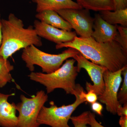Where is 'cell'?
<instances>
[{
  "label": "cell",
  "instance_id": "6da1fadb",
  "mask_svg": "<svg viewBox=\"0 0 127 127\" xmlns=\"http://www.w3.org/2000/svg\"><path fill=\"white\" fill-rule=\"evenodd\" d=\"M72 48L77 50L88 60L116 71L127 65V54L120 44L114 40L105 43L97 42L92 37L77 36L71 41L57 44V49Z\"/></svg>",
  "mask_w": 127,
  "mask_h": 127
},
{
  "label": "cell",
  "instance_id": "7a4b0ae2",
  "mask_svg": "<svg viewBox=\"0 0 127 127\" xmlns=\"http://www.w3.org/2000/svg\"><path fill=\"white\" fill-rule=\"evenodd\" d=\"M2 42L0 47V56L7 59L16 52L29 46L41 47V37L34 27H25L23 21L11 13L7 20L1 19Z\"/></svg>",
  "mask_w": 127,
  "mask_h": 127
},
{
  "label": "cell",
  "instance_id": "3957f363",
  "mask_svg": "<svg viewBox=\"0 0 127 127\" xmlns=\"http://www.w3.org/2000/svg\"><path fill=\"white\" fill-rule=\"evenodd\" d=\"M76 61L68 59L57 70L50 73L32 72L28 77L32 81L45 87L47 94L56 89H62L67 94L76 96L78 93L79 84H76L78 75L77 66L74 65Z\"/></svg>",
  "mask_w": 127,
  "mask_h": 127
},
{
  "label": "cell",
  "instance_id": "277c9868",
  "mask_svg": "<svg viewBox=\"0 0 127 127\" xmlns=\"http://www.w3.org/2000/svg\"><path fill=\"white\" fill-rule=\"evenodd\" d=\"M79 53L76 49L68 48L60 54H51L44 52L32 45L23 49L21 58L26 66L32 72H34V65H36L40 67L43 72L50 73L60 68L66 60L73 58Z\"/></svg>",
  "mask_w": 127,
  "mask_h": 127
},
{
  "label": "cell",
  "instance_id": "5b68a950",
  "mask_svg": "<svg viewBox=\"0 0 127 127\" xmlns=\"http://www.w3.org/2000/svg\"><path fill=\"white\" fill-rule=\"evenodd\" d=\"M79 87L78 93L75 96L76 100L72 104L58 107L54 102L51 101L50 107L43 106L37 119L39 125H46L51 127H72L68 124L72 114L78 106L86 102L84 98L79 95Z\"/></svg>",
  "mask_w": 127,
  "mask_h": 127
},
{
  "label": "cell",
  "instance_id": "8992f818",
  "mask_svg": "<svg viewBox=\"0 0 127 127\" xmlns=\"http://www.w3.org/2000/svg\"><path fill=\"white\" fill-rule=\"evenodd\" d=\"M20 97L21 102L16 104V109L19 112L18 127H39L37 119L41 109L48 100L47 94L41 90L31 98L23 95Z\"/></svg>",
  "mask_w": 127,
  "mask_h": 127
},
{
  "label": "cell",
  "instance_id": "52a82bcc",
  "mask_svg": "<svg viewBox=\"0 0 127 127\" xmlns=\"http://www.w3.org/2000/svg\"><path fill=\"white\" fill-rule=\"evenodd\" d=\"M126 66L116 71H111L107 69L103 73L104 91L98 96V100L106 105L108 112L114 115L117 114V109L121 105L118 100V94L123 81L122 72Z\"/></svg>",
  "mask_w": 127,
  "mask_h": 127
},
{
  "label": "cell",
  "instance_id": "ba28073f",
  "mask_svg": "<svg viewBox=\"0 0 127 127\" xmlns=\"http://www.w3.org/2000/svg\"><path fill=\"white\" fill-rule=\"evenodd\" d=\"M57 12L68 22L76 33L82 37H91L93 31L94 18L92 17L89 10L81 9H64Z\"/></svg>",
  "mask_w": 127,
  "mask_h": 127
},
{
  "label": "cell",
  "instance_id": "9c48e42d",
  "mask_svg": "<svg viewBox=\"0 0 127 127\" xmlns=\"http://www.w3.org/2000/svg\"><path fill=\"white\" fill-rule=\"evenodd\" d=\"M77 62L78 71L79 72L82 68L87 72L93 82L92 85L87 82L86 89L87 91H92L98 96L101 95L104 89V83L103 80V73L107 68L100 65L89 61L79 53L73 58Z\"/></svg>",
  "mask_w": 127,
  "mask_h": 127
},
{
  "label": "cell",
  "instance_id": "30bf717a",
  "mask_svg": "<svg viewBox=\"0 0 127 127\" xmlns=\"http://www.w3.org/2000/svg\"><path fill=\"white\" fill-rule=\"evenodd\" d=\"M33 27L39 36L57 44L71 41L77 36L75 32L61 30L38 20L34 21Z\"/></svg>",
  "mask_w": 127,
  "mask_h": 127
},
{
  "label": "cell",
  "instance_id": "8fae6325",
  "mask_svg": "<svg viewBox=\"0 0 127 127\" xmlns=\"http://www.w3.org/2000/svg\"><path fill=\"white\" fill-rule=\"evenodd\" d=\"M117 25H110L104 20L99 14H95L93 27L94 31L91 37L100 43L114 40L118 32Z\"/></svg>",
  "mask_w": 127,
  "mask_h": 127
},
{
  "label": "cell",
  "instance_id": "7c38bea8",
  "mask_svg": "<svg viewBox=\"0 0 127 127\" xmlns=\"http://www.w3.org/2000/svg\"><path fill=\"white\" fill-rule=\"evenodd\" d=\"M15 93L5 94L0 93V126L2 127H18L16 104L8 102V98Z\"/></svg>",
  "mask_w": 127,
  "mask_h": 127
},
{
  "label": "cell",
  "instance_id": "4fadbf2b",
  "mask_svg": "<svg viewBox=\"0 0 127 127\" xmlns=\"http://www.w3.org/2000/svg\"><path fill=\"white\" fill-rule=\"evenodd\" d=\"M36 4L37 13L46 10L55 11L64 9H81L82 7L72 0H32Z\"/></svg>",
  "mask_w": 127,
  "mask_h": 127
},
{
  "label": "cell",
  "instance_id": "5bb4252c",
  "mask_svg": "<svg viewBox=\"0 0 127 127\" xmlns=\"http://www.w3.org/2000/svg\"><path fill=\"white\" fill-rule=\"evenodd\" d=\"M35 17L39 21L53 27L67 31L72 29L68 22L64 20L56 11L46 10L37 13Z\"/></svg>",
  "mask_w": 127,
  "mask_h": 127
},
{
  "label": "cell",
  "instance_id": "9a60e30c",
  "mask_svg": "<svg viewBox=\"0 0 127 127\" xmlns=\"http://www.w3.org/2000/svg\"><path fill=\"white\" fill-rule=\"evenodd\" d=\"M101 18L110 25L118 24L127 27V8L114 11L103 10L99 12Z\"/></svg>",
  "mask_w": 127,
  "mask_h": 127
},
{
  "label": "cell",
  "instance_id": "2e32d148",
  "mask_svg": "<svg viewBox=\"0 0 127 127\" xmlns=\"http://www.w3.org/2000/svg\"><path fill=\"white\" fill-rule=\"evenodd\" d=\"M83 8L95 11L114 10L113 0H77Z\"/></svg>",
  "mask_w": 127,
  "mask_h": 127
},
{
  "label": "cell",
  "instance_id": "e0dca14e",
  "mask_svg": "<svg viewBox=\"0 0 127 127\" xmlns=\"http://www.w3.org/2000/svg\"><path fill=\"white\" fill-rule=\"evenodd\" d=\"M14 69V66L8 59L0 56V88L13 80L10 73Z\"/></svg>",
  "mask_w": 127,
  "mask_h": 127
},
{
  "label": "cell",
  "instance_id": "ac0fdd59",
  "mask_svg": "<svg viewBox=\"0 0 127 127\" xmlns=\"http://www.w3.org/2000/svg\"><path fill=\"white\" fill-rule=\"evenodd\" d=\"M118 32L114 41L118 42L124 51L127 54V27L117 25Z\"/></svg>",
  "mask_w": 127,
  "mask_h": 127
},
{
  "label": "cell",
  "instance_id": "d6986e66",
  "mask_svg": "<svg viewBox=\"0 0 127 127\" xmlns=\"http://www.w3.org/2000/svg\"><path fill=\"white\" fill-rule=\"evenodd\" d=\"M124 79L122 87L118 94V100L122 105L127 103V65L125 66L122 72Z\"/></svg>",
  "mask_w": 127,
  "mask_h": 127
},
{
  "label": "cell",
  "instance_id": "ffe728a7",
  "mask_svg": "<svg viewBox=\"0 0 127 127\" xmlns=\"http://www.w3.org/2000/svg\"><path fill=\"white\" fill-rule=\"evenodd\" d=\"M70 120L74 127H88L89 111H86L78 116L71 117Z\"/></svg>",
  "mask_w": 127,
  "mask_h": 127
},
{
  "label": "cell",
  "instance_id": "44dd1931",
  "mask_svg": "<svg viewBox=\"0 0 127 127\" xmlns=\"http://www.w3.org/2000/svg\"><path fill=\"white\" fill-rule=\"evenodd\" d=\"M81 94L86 102L91 104L96 102L98 100V96L93 91L91 90L88 91L86 93L82 88L81 90Z\"/></svg>",
  "mask_w": 127,
  "mask_h": 127
},
{
  "label": "cell",
  "instance_id": "7402d4cb",
  "mask_svg": "<svg viewBox=\"0 0 127 127\" xmlns=\"http://www.w3.org/2000/svg\"><path fill=\"white\" fill-rule=\"evenodd\" d=\"M88 125L90 127H105L103 126L97 121L95 114L89 111Z\"/></svg>",
  "mask_w": 127,
  "mask_h": 127
},
{
  "label": "cell",
  "instance_id": "603a6c76",
  "mask_svg": "<svg viewBox=\"0 0 127 127\" xmlns=\"http://www.w3.org/2000/svg\"><path fill=\"white\" fill-rule=\"evenodd\" d=\"M114 10L127 8V0H113Z\"/></svg>",
  "mask_w": 127,
  "mask_h": 127
},
{
  "label": "cell",
  "instance_id": "cb8c5ba5",
  "mask_svg": "<svg viewBox=\"0 0 127 127\" xmlns=\"http://www.w3.org/2000/svg\"><path fill=\"white\" fill-rule=\"evenodd\" d=\"M92 110L100 116L102 115V111L103 107L100 103L96 102L92 103L91 105Z\"/></svg>",
  "mask_w": 127,
  "mask_h": 127
},
{
  "label": "cell",
  "instance_id": "d4e9b609",
  "mask_svg": "<svg viewBox=\"0 0 127 127\" xmlns=\"http://www.w3.org/2000/svg\"><path fill=\"white\" fill-rule=\"evenodd\" d=\"M117 114L120 117L127 116V103L124 104L123 106L121 105L118 107L117 109Z\"/></svg>",
  "mask_w": 127,
  "mask_h": 127
},
{
  "label": "cell",
  "instance_id": "484cf974",
  "mask_svg": "<svg viewBox=\"0 0 127 127\" xmlns=\"http://www.w3.org/2000/svg\"><path fill=\"white\" fill-rule=\"evenodd\" d=\"M119 124L121 127H127V116H121Z\"/></svg>",
  "mask_w": 127,
  "mask_h": 127
},
{
  "label": "cell",
  "instance_id": "4316f807",
  "mask_svg": "<svg viewBox=\"0 0 127 127\" xmlns=\"http://www.w3.org/2000/svg\"><path fill=\"white\" fill-rule=\"evenodd\" d=\"M2 42V33L1 31V21L0 22V47L1 45Z\"/></svg>",
  "mask_w": 127,
  "mask_h": 127
},
{
  "label": "cell",
  "instance_id": "83f0119b",
  "mask_svg": "<svg viewBox=\"0 0 127 127\" xmlns=\"http://www.w3.org/2000/svg\"><path fill=\"white\" fill-rule=\"evenodd\" d=\"M1 14H0V22L1 21Z\"/></svg>",
  "mask_w": 127,
  "mask_h": 127
}]
</instances>
